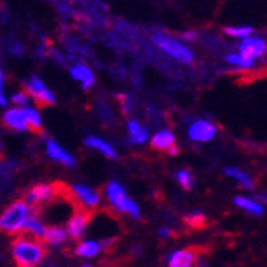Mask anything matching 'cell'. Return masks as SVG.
<instances>
[{"label":"cell","instance_id":"cell-1","mask_svg":"<svg viewBox=\"0 0 267 267\" xmlns=\"http://www.w3.org/2000/svg\"><path fill=\"white\" fill-rule=\"evenodd\" d=\"M12 257L16 267H38L45 261L48 249L43 241L28 235H20L12 241Z\"/></svg>","mask_w":267,"mask_h":267},{"label":"cell","instance_id":"cell-26","mask_svg":"<svg viewBox=\"0 0 267 267\" xmlns=\"http://www.w3.org/2000/svg\"><path fill=\"white\" fill-rule=\"evenodd\" d=\"M12 102L15 103V107H18V109H25V107H28V102H30V95L25 90H20V92L14 94V97H12Z\"/></svg>","mask_w":267,"mask_h":267},{"label":"cell","instance_id":"cell-8","mask_svg":"<svg viewBox=\"0 0 267 267\" xmlns=\"http://www.w3.org/2000/svg\"><path fill=\"white\" fill-rule=\"evenodd\" d=\"M200 252L202 249L199 246H190L175 251L169 257L167 267H199Z\"/></svg>","mask_w":267,"mask_h":267},{"label":"cell","instance_id":"cell-9","mask_svg":"<svg viewBox=\"0 0 267 267\" xmlns=\"http://www.w3.org/2000/svg\"><path fill=\"white\" fill-rule=\"evenodd\" d=\"M266 49H267V45H266V41L262 40V38H259V36H248V38H244V40L241 41L238 54L244 56V58H248V59H254V61H256L257 58H261V56L266 54Z\"/></svg>","mask_w":267,"mask_h":267},{"label":"cell","instance_id":"cell-29","mask_svg":"<svg viewBox=\"0 0 267 267\" xmlns=\"http://www.w3.org/2000/svg\"><path fill=\"white\" fill-rule=\"evenodd\" d=\"M159 235L164 236V238H167V236H172V231L167 230V228H162V230H159Z\"/></svg>","mask_w":267,"mask_h":267},{"label":"cell","instance_id":"cell-19","mask_svg":"<svg viewBox=\"0 0 267 267\" xmlns=\"http://www.w3.org/2000/svg\"><path fill=\"white\" fill-rule=\"evenodd\" d=\"M102 249V243H97V241H84V243L77 244L74 249V254L79 257H85V259H90V257H95Z\"/></svg>","mask_w":267,"mask_h":267},{"label":"cell","instance_id":"cell-6","mask_svg":"<svg viewBox=\"0 0 267 267\" xmlns=\"http://www.w3.org/2000/svg\"><path fill=\"white\" fill-rule=\"evenodd\" d=\"M23 90L28 94L30 98H33V100L38 103V107H51L56 103L53 92H51V90L46 87V85L43 84L36 76L30 77V80L25 82Z\"/></svg>","mask_w":267,"mask_h":267},{"label":"cell","instance_id":"cell-31","mask_svg":"<svg viewBox=\"0 0 267 267\" xmlns=\"http://www.w3.org/2000/svg\"><path fill=\"white\" fill-rule=\"evenodd\" d=\"M84 267H92V266H84Z\"/></svg>","mask_w":267,"mask_h":267},{"label":"cell","instance_id":"cell-22","mask_svg":"<svg viewBox=\"0 0 267 267\" xmlns=\"http://www.w3.org/2000/svg\"><path fill=\"white\" fill-rule=\"evenodd\" d=\"M235 204L238 205L241 210H244V212H248L251 215H256V217H259V215L264 213V206L257 204L256 200L246 199V197H236Z\"/></svg>","mask_w":267,"mask_h":267},{"label":"cell","instance_id":"cell-5","mask_svg":"<svg viewBox=\"0 0 267 267\" xmlns=\"http://www.w3.org/2000/svg\"><path fill=\"white\" fill-rule=\"evenodd\" d=\"M107 197H109L110 204L113 205L118 212L131 215L133 218H140V208H138V205L125 193L120 184L110 182L107 185Z\"/></svg>","mask_w":267,"mask_h":267},{"label":"cell","instance_id":"cell-13","mask_svg":"<svg viewBox=\"0 0 267 267\" xmlns=\"http://www.w3.org/2000/svg\"><path fill=\"white\" fill-rule=\"evenodd\" d=\"M2 122L7 128H10V130H14V131H25L27 130L23 110L18 109V107H14V109L7 110L5 113H3Z\"/></svg>","mask_w":267,"mask_h":267},{"label":"cell","instance_id":"cell-12","mask_svg":"<svg viewBox=\"0 0 267 267\" xmlns=\"http://www.w3.org/2000/svg\"><path fill=\"white\" fill-rule=\"evenodd\" d=\"M151 148L161 151V153H167L169 156H175L179 153V148L175 144V136L167 130L157 131L151 138Z\"/></svg>","mask_w":267,"mask_h":267},{"label":"cell","instance_id":"cell-28","mask_svg":"<svg viewBox=\"0 0 267 267\" xmlns=\"http://www.w3.org/2000/svg\"><path fill=\"white\" fill-rule=\"evenodd\" d=\"M0 105L5 107L7 105V98H5V94H3V72L0 69Z\"/></svg>","mask_w":267,"mask_h":267},{"label":"cell","instance_id":"cell-25","mask_svg":"<svg viewBox=\"0 0 267 267\" xmlns=\"http://www.w3.org/2000/svg\"><path fill=\"white\" fill-rule=\"evenodd\" d=\"M175 179H177V182L182 185L185 190H190L192 188V184H193V175L192 172L188 169H182L177 172V175H175Z\"/></svg>","mask_w":267,"mask_h":267},{"label":"cell","instance_id":"cell-11","mask_svg":"<svg viewBox=\"0 0 267 267\" xmlns=\"http://www.w3.org/2000/svg\"><path fill=\"white\" fill-rule=\"evenodd\" d=\"M72 193H74L77 204L80 206H84L85 210H94L97 208L98 204H100V195L94 190V188L87 187V185L77 184L71 188Z\"/></svg>","mask_w":267,"mask_h":267},{"label":"cell","instance_id":"cell-7","mask_svg":"<svg viewBox=\"0 0 267 267\" xmlns=\"http://www.w3.org/2000/svg\"><path fill=\"white\" fill-rule=\"evenodd\" d=\"M90 220H92V212L90 210H85L84 206L77 205L74 208V213H72V217L69 218L67 221V230L66 233L69 238L72 239H80L85 233V230H87Z\"/></svg>","mask_w":267,"mask_h":267},{"label":"cell","instance_id":"cell-30","mask_svg":"<svg viewBox=\"0 0 267 267\" xmlns=\"http://www.w3.org/2000/svg\"><path fill=\"white\" fill-rule=\"evenodd\" d=\"M184 38H185V40H193V38H195V33H193V31L184 33Z\"/></svg>","mask_w":267,"mask_h":267},{"label":"cell","instance_id":"cell-15","mask_svg":"<svg viewBox=\"0 0 267 267\" xmlns=\"http://www.w3.org/2000/svg\"><path fill=\"white\" fill-rule=\"evenodd\" d=\"M67 233L66 230L58 225L48 226L45 230V236H43V243H48L51 246H63L67 243Z\"/></svg>","mask_w":267,"mask_h":267},{"label":"cell","instance_id":"cell-21","mask_svg":"<svg viewBox=\"0 0 267 267\" xmlns=\"http://www.w3.org/2000/svg\"><path fill=\"white\" fill-rule=\"evenodd\" d=\"M128 133H130V138L135 144H143L148 140V130L144 126H141L136 120H131L128 123Z\"/></svg>","mask_w":267,"mask_h":267},{"label":"cell","instance_id":"cell-4","mask_svg":"<svg viewBox=\"0 0 267 267\" xmlns=\"http://www.w3.org/2000/svg\"><path fill=\"white\" fill-rule=\"evenodd\" d=\"M153 40L166 54L175 58L177 61L184 63V64L193 63V53L187 48V46H184L182 43L175 40V38H171V36H166V34H162V33H157V34H154Z\"/></svg>","mask_w":267,"mask_h":267},{"label":"cell","instance_id":"cell-18","mask_svg":"<svg viewBox=\"0 0 267 267\" xmlns=\"http://www.w3.org/2000/svg\"><path fill=\"white\" fill-rule=\"evenodd\" d=\"M85 144L89 146V148L92 149H97L100 151V153L103 154V156L110 157V159H117V151H115V148L111 144H109L107 141L100 140V138H95V136H89L85 138Z\"/></svg>","mask_w":267,"mask_h":267},{"label":"cell","instance_id":"cell-3","mask_svg":"<svg viewBox=\"0 0 267 267\" xmlns=\"http://www.w3.org/2000/svg\"><path fill=\"white\" fill-rule=\"evenodd\" d=\"M30 215V206L23 200H15L0 215V231L5 235H18Z\"/></svg>","mask_w":267,"mask_h":267},{"label":"cell","instance_id":"cell-20","mask_svg":"<svg viewBox=\"0 0 267 267\" xmlns=\"http://www.w3.org/2000/svg\"><path fill=\"white\" fill-rule=\"evenodd\" d=\"M225 174L228 175V177L235 179L243 188H248V190L254 188V180L251 179V175H248L246 172H243L241 169H238V167H226Z\"/></svg>","mask_w":267,"mask_h":267},{"label":"cell","instance_id":"cell-2","mask_svg":"<svg viewBox=\"0 0 267 267\" xmlns=\"http://www.w3.org/2000/svg\"><path fill=\"white\" fill-rule=\"evenodd\" d=\"M67 187H64L59 182H51V184H36L30 190L25 193L23 202L30 206V210L40 213L41 206L46 204H53L56 199H61L66 192Z\"/></svg>","mask_w":267,"mask_h":267},{"label":"cell","instance_id":"cell-24","mask_svg":"<svg viewBox=\"0 0 267 267\" xmlns=\"http://www.w3.org/2000/svg\"><path fill=\"white\" fill-rule=\"evenodd\" d=\"M223 31H225V34H228V36L244 40V38H248V36H252L254 28L249 27V25H244V27H226V28H223Z\"/></svg>","mask_w":267,"mask_h":267},{"label":"cell","instance_id":"cell-16","mask_svg":"<svg viewBox=\"0 0 267 267\" xmlns=\"http://www.w3.org/2000/svg\"><path fill=\"white\" fill-rule=\"evenodd\" d=\"M71 76L74 77L77 82L82 84V87L87 90L94 85L95 82V76H94V72L90 71L87 66H84V64H79V66L72 67L71 69Z\"/></svg>","mask_w":267,"mask_h":267},{"label":"cell","instance_id":"cell-14","mask_svg":"<svg viewBox=\"0 0 267 267\" xmlns=\"http://www.w3.org/2000/svg\"><path fill=\"white\" fill-rule=\"evenodd\" d=\"M46 151H48L49 157H53L54 161L61 162V164H64V166L72 167V166L76 164V159L72 157L66 149L61 148V146L56 143L54 140H49L48 141V144H46Z\"/></svg>","mask_w":267,"mask_h":267},{"label":"cell","instance_id":"cell-10","mask_svg":"<svg viewBox=\"0 0 267 267\" xmlns=\"http://www.w3.org/2000/svg\"><path fill=\"white\" fill-rule=\"evenodd\" d=\"M215 135H217V128L212 122H206V120H197L188 128L190 140L199 141V143H208L213 140Z\"/></svg>","mask_w":267,"mask_h":267},{"label":"cell","instance_id":"cell-17","mask_svg":"<svg viewBox=\"0 0 267 267\" xmlns=\"http://www.w3.org/2000/svg\"><path fill=\"white\" fill-rule=\"evenodd\" d=\"M23 110V117H25V123H27V130H30L34 135H41L43 133V125H41V117L36 110L31 109V107H25Z\"/></svg>","mask_w":267,"mask_h":267},{"label":"cell","instance_id":"cell-23","mask_svg":"<svg viewBox=\"0 0 267 267\" xmlns=\"http://www.w3.org/2000/svg\"><path fill=\"white\" fill-rule=\"evenodd\" d=\"M226 61L230 63L231 66H235L238 69H246V71L256 67V61H254V59H248V58H244V56H241V54H228Z\"/></svg>","mask_w":267,"mask_h":267},{"label":"cell","instance_id":"cell-27","mask_svg":"<svg viewBox=\"0 0 267 267\" xmlns=\"http://www.w3.org/2000/svg\"><path fill=\"white\" fill-rule=\"evenodd\" d=\"M185 221L188 223V225H192L193 228H197V226H202L205 223V218H204V215H200V213H193L192 217H187L185 218Z\"/></svg>","mask_w":267,"mask_h":267}]
</instances>
